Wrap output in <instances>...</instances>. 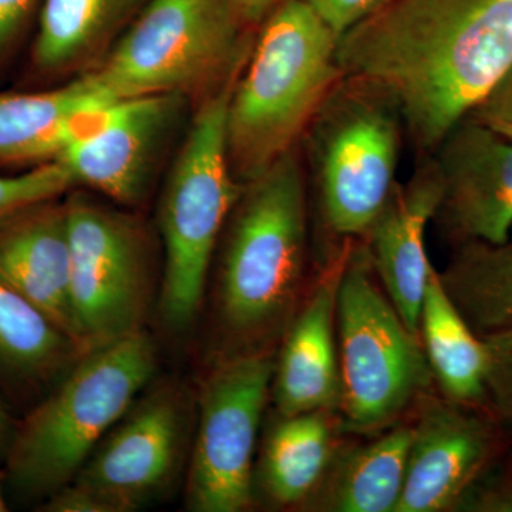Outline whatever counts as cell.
Returning <instances> with one entry per match:
<instances>
[{
    "mask_svg": "<svg viewBox=\"0 0 512 512\" xmlns=\"http://www.w3.org/2000/svg\"><path fill=\"white\" fill-rule=\"evenodd\" d=\"M338 62L439 147L512 67V0H390L339 40Z\"/></svg>",
    "mask_w": 512,
    "mask_h": 512,
    "instance_id": "6da1fadb",
    "label": "cell"
},
{
    "mask_svg": "<svg viewBox=\"0 0 512 512\" xmlns=\"http://www.w3.org/2000/svg\"><path fill=\"white\" fill-rule=\"evenodd\" d=\"M339 39L302 0H284L268 20L227 110L229 165L251 183L319 114L342 70Z\"/></svg>",
    "mask_w": 512,
    "mask_h": 512,
    "instance_id": "7a4b0ae2",
    "label": "cell"
},
{
    "mask_svg": "<svg viewBox=\"0 0 512 512\" xmlns=\"http://www.w3.org/2000/svg\"><path fill=\"white\" fill-rule=\"evenodd\" d=\"M156 369V345L144 330L80 356L13 434L8 456L13 487L29 497L49 498L72 483Z\"/></svg>",
    "mask_w": 512,
    "mask_h": 512,
    "instance_id": "3957f363",
    "label": "cell"
},
{
    "mask_svg": "<svg viewBox=\"0 0 512 512\" xmlns=\"http://www.w3.org/2000/svg\"><path fill=\"white\" fill-rule=\"evenodd\" d=\"M232 220L218 315L232 339L258 343L291 312L305 268V187L293 150L248 183Z\"/></svg>",
    "mask_w": 512,
    "mask_h": 512,
    "instance_id": "277c9868",
    "label": "cell"
},
{
    "mask_svg": "<svg viewBox=\"0 0 512 512\" xmlns=\"http://www.w3.org/2000/svg\"><path fill=\"white\" fill-rule=\"evenodd\" d=\"M336 339L340 419L353 433L386 429L434 380L421 339L377 282L366 245L348 248L336 299Z\"/></svg>",
    "mask_w": 512,
    "mask_h": 512,
    "instance_id": "5b68a950",
    "label": "cell"
},
{
    "mask_svg": "<svg viewBox=\"0 0 512 512\" xmlns=\"http://www.w3.org/2000/svg\"><path fill=\"white\" fill-rule=\"evenodd\" d=\"M235 76L195 114L160 204L164 278L160 308L171 329L200 309L218 237L242 190L229 165L227 110Z\"/></svg>",
    "mask_w": 512,
    "mask_h": 512,
    "instance_id": "8992f818",
    "label": "cell"
},
{
    "mask_svg": "<svg viewBox=\"0 0 512 512\" xmlns=\"http://www.w3.org/2000/svg\"><path fill=\"white\" fill-rule=\"evenodd\" d=\"M234 0H151L92 73L111 99L181 94L238 66Z\"/></svg>",
    "mask_w": 512,
    "mask_h": 512,
    "instance_id": "52a82bcc",
    "label": "cell"
},
{
    "mask_svg": "<svg viewBox=\"0 0 512 512\" xmlns=\"http://www.w3.org/2000/svg\"><path fill=\"white\" fill-rule=\"evenodd\" d=\"M326 100L316 130L323 217L342 237L365 235L389 200L399 161L396 106L369 84Z\"/></svg>",
    "mask_w": 512,
    "mask_h": 512,
    "instance_id": "ba28073f",
    "label": "cell"
},
{
    "mask_svg": "<svg viewBox=\"0 0 512 512\" xmlns=\"http://www.w3.org/2000/svg\"><path fill=\"white\" fill-rule=\"evenodd\" d=\"M261 349L234 353L202 386L185 501L194 512H239L252 503L254 451L274 380Z\"/></svg>",
    "mask_w": 512,
    "mask_h": 512,
    "instance_id": "9c48e42d",
    "label": "cell"
},
{
    "mask_svg": "<svg viewBox=\"0 0 512 512\" xmlns=\"http://www.w3.org/2000/svg\"><path fill=\"white\" fill-rule=\"evenodd\" d=\"M72 299L84 352L143 330L150 279L136 227L84 200L66 205Z\"/></svg>",
    "mask_w": 512,
    "mask_h": 512,
    "instance_id": "30bf717a",
    "label": "cell"
},
{
    "mask_svg": "<svg viewBox=\"0 0 512 512\" xmlns=\"http://www.w3.org/2000/svg\"><path fill=\"white\" fill-rule=\"evenodd\" d=\"M190 410L180 387L138 397L72 481L96 512H130L170 490L183 466Z\"/></svg>",
    "mask_w": 512,
    "mask_h": 512,
    "instance_id": "8fae6325",
    "label": "cell"
},
{
    "mask_svg": "<svg viewBox=\"0 0 512 512\" xmlns=\"http://www.w3.org/2000/svg\"><path fill=\"white\" fill-rule=\"evenodd\" d=\"M412 429L396 512L456 510L503 451V434L491 417L447 399L427 403Z\"/></svg>",
    "mask_w": 512,
    "mask_h": 512,
    "instance_id": "7c38bea8",
    "label": "cell"
},
{
    "mask_svg": "<svg viewBox=\"0 0 512 512\" xmlns=\"http://www.w3.org/2000/svg\"><path fill=\"white\" fill-rule=\"evenodd\" d=\"M437 215L464 241L503 244L512 231V140L466 117L439 144Z\"/></svg>",
    "mask_w": 512,
    "mask_h": 512,
    "instance_id": "4fadbf2b",
    "label": "cell"
},
{
    "mask_svg": "<svg viewBox=\"0 0 512 512\" xmlns=\"http://www.w3.org/2000/svg\"><path fill=\"white\" fill-rule=\"evenodd\" d=\"M178 94H151L114 101L57 157L77 183L114 200L136 202L151 161L178 109Z\"/></svg>",
    "mask_w": 512,
    "mask_h": 512,
    "instance_id": "5bb4252c",
    "label": "cell"
},
{
    "mask_svg": "<svg viewBox=\"0 0 512 512\" xmlns=\"http://www.w3.org/2000/svg\"><path fill=\"white\" fill-rule=\"evenodd\" d=\"M443 188L436 164L407 185H394L389 200L367 229V252L377 281L407 328L419 336L421 303L431 265L426 229L439 212Z\"/></svg>",
    "mask_w": 512,
    "mask_h": 512,
    "instance_id": "9a60e30c",
    "label": "cell"
},
{
    "mask_svg": "<svg viewBox=\"0 0 512 512\" xmlns=\"http://www.w3.org/2000/svg\"><path fill=\"white\" fill-rule=\"evenodd\" d=\"M348 248L329 266L295 319L278 362L271 393L281 416L333 412L340 404L336 299Z\"/></svg>",
    "mask_w": 512,
    "mask_h": 512,
    "instance_id": "2e32d148",
    "label": "cell"
},
{
    "mask_svg": "<svg viewBox=\"0 0 512 512\" xmlns=\"http://www.w3.org/2000/svg\"><path fill=\"white\" fill-rule=\"evenodd\" d=\"M0 279L83 350L73 308L66 207L35 205L0 224Z\"/></svg>",
    "mask_w": 512,
    "mask_h": 512,
    "instance_id": "e0dca14e",
    "label": "cell"
},
{
    "mask_svg": "<svg viewBox=\"0 0 512 512\" xmlns=\"http://www.w3.org/2000/svg\"><path fill=\"white\" fill-rule=\"evenodd\" d=\"M114 101L92 74L52 92L0 96V161L56 160Z\"/></svg>",
    "mask_w": 512,
    "mask_h": 512,
    "instance_id": "ac0fdd59",
    "label": "cell"
},
{
    "mask_svg": "<svg viewBox=\"0 0 512 512\" xmlns=\"http://www.w3.org/2000/svg\"><path fill=\"white\" fill-rule=\"evenodd\" d=\"M412 426L363 446L336 451L311 498L320 511L396 512L406 480Z\"/></svg>",
    "mask_w": 512,
    "mask_h": 512,
    "instance_id": "d6986e66",
    "label": "cell"
},
{
    "mask_svg": "<svg viewBox=\"0 0 512 512\" xmlns=\"http://www.w3.org/2000/svg\"><path fill=\"white\" fill-rule=\"evenodd\" d=\"M419 335L444 399L471 407L488 403L483 339L448 298L440 272L434 268L421 303Z\"/></svg>",
    "mask_w": 512,
    "mask_h": 512,
    "instance_id": "ffe728a7",
    "label": "cell"
},
{
    "mask_svg": "<svg viewBox=\"0 0 512 512\" xmlns=\"http://www.w3.org/2000/svg\"><path fill=\"white\" fill-rule=\"evenodd\" d=\"M333 412L281 416L266 437L258 485L272 503L288 507L311 498L336 454Z\"/></svg>",
    "mask_w": 512,
    "mask_h": 512,
    "instance_id": "44dd1931",
    "label": "cell"
},
{
    "mask_svg": "<svg viewBox=\"0 0 512 512\" xmlns=\"http://www.w3.org/2000/svg\"><path fill=\"white\" fill-rule=\"evenodd\" d=\"M440 279L480 338L512 329V238L503 244L466 242Z\"/></svg>",
    "mask_w": 512,
    "mask_h": 512,
    "instance_id": "7402d4cb",
    "label": "cell"
},
{
    "mask_svg": "<svg viewBox=\"0 0 512 512\" xmlns=\"http://www.w3.org/2000/svg\"><path fill=\"white\" fill-rule=\"evenodd\" d=\"M83 355L72 338L0 279V377L46 382Z\"/></svg>",
    "mask_w": 512,
    "mask_h": 512,
    "instance_id": "603a6c76",
    "label": "cell"
},
{
    "mask_svg": "<svg viewBox=\"0 0 512 512\" xmlns=\"http://www.w3.org/2000/svg\"><path fill=\"white\" fill-rule=\"evenodd\" d=\"M111 0H43L35 62L42 69L69 63L99 32Z\"/></svg>",
    "mask_w": 512,
    "mask_h": 512,
    "instance_id": "cb8c5ba5",
    "label": "cell"
},
{
    "mask_svg": "<svg viewBox=\"0 0 512 512\" xmlns=\"http://www.w3.org/2000/svg\"><path fill=\"white\" fill-rule=\"evenodd\" d=\"M62 160L39 165L16 177H0V224L35 205L45 204L76 184Z\"/></svg>",
    "mask_w": 512,
    "mask_h": 512,
    "instance_id": "d4e9b609",
    "label": "cell"
},
{
    "mask_svg": "<svg viewBox=\"0 0 512 512\" xmlns=\"http://www.w3.org/2000/svg\"><path fill=\"white\" fill-rule=\"evenodd\" d=\"M487 402L495 419L512 429V329L484 336Z\"/></svg>",
    "mask_w": 512,
    "mask_h": 512,
    "instance_id": "484cf974",
    "label": "cell"
},
{
    "mask_svg": "<svg viewBox=\"0 0 512 512\" xmlns=\"http://www.w3.org/2000/svg\"><path fill=\"white\" fill-rule=\"evenodd\" d=\"M497 461L468 488L457 511L512 512V457L505 463Z\"/></svg>",
    "mask_w": 512,
    "mask_h": 512,
    "instance_id": "4316f807",
    "label": "cell"
},
{
    "mask_svg": "<svg viewBox=\"0 0 512 512\" xmlns=\"http://www.w3.org/2000/svg\"><path fill=\"white\" fill-rule=\"evenodd\" d=\"M338 39L372 18L390 0H302Z\"/></svg>",
    "mask_w": 512,
    "mask_h": 512,
    "instance_id": "83f0119b",
    "label": "cell"
},
{
    "mask_svg": "<svg viewBox=\"0 0 512 512\" xmlns=\"http://www.w3.org/2000/svg\"><path fill=\"white\" fill-rule=\"evenodd\" d=\"M470 116L512 140V67Z\"/></svg>",
    "mask_w": 512,
    "mask_h": 512,
    "instance_id": "f1b7e54d",
    "label": "cell"
},
{
    "mask_svg": "<svg viewBox=\"0 0 512 512\" xmlns=\"http://www.w3.org/2000/svg\"><path fill=\"white\" fill-rule=\"evenodd\" d=\"M37 0H0V52L18 35Z\"/></svg>",
    "mask_w": 512,
    "mask_h": 512,
    "instance_id": "f546056e",
    "label": "cell"
},
{
    "mask_svg": "<svg viewBox=\"0 0 512 512\" xmlns=\"http://www.w3.org/2000/svg\"><path fill=\"white\" fill-rule=\"evenodd\" d=\"M239 15L248 22L264 18L278 0H234Z\"/></svg>",
    "mask_w": 512,
    "mask_h": 512,
    "instance_id": "4dcf8cb0",
    "label": "cell"
},
{
    "mask_svg": "<svg viewBox=\"0 0 512 512\" xmlns=\"http://www.w3.org/2000/svg\"><path fill=\"white\" fill-rule=\"evenodd\" d=\"M9 436V417L6 414L5 409H3L2 404H0V446L5 444L6 439Z\"/></svg>",
    "mask_w": 512,
    "mask_h": 512,
    "instance_id": "1f68e13d",
    "label": "cell"
},
{
    "mask_svg": "<svg viewBox=\"0 0 512 512\" xmlns=\"http://www.w3.org/2000/svg\"><path fill=\"white\" fill-rule=\"evenodd\" d=\"M2 480H3V476H2V473H0V512L8 510V507H6L5 500H3Z\"/></svg>",
    "mask_w": 512,
    "mask_h": 512,
    "instance_id": "d6a6232c",
    "label": "cell"
}]
</instances>
